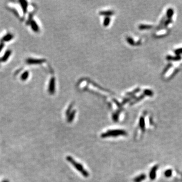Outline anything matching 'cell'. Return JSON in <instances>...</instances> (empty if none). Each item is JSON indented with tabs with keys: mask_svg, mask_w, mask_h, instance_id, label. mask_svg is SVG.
Instances as JSON below:
<instances>
[{
	"mask_svg": "<svg viewBox=\"0 0 182 182\" xmlns=\"http://www.w3.org/2000/svg\"><path fill=\"white\" fill-rule=\"evenodd\" d=\"M10 51H8V52H7L6 53V54H5V57H3V61H4V60H6L8 58H9V56H10Z\"/></svg>",
	"mask_w": 182,
	"mask_h": 182,
	"instance_id": "cell-16",
	"label": "cell"
},
{
	"mask_svg": "<svg viewBox=\"0 0 182 182\" xmlns=\"http://www.w3.org/2000/svg\"><path fill=\"white\" fill-rule=\"evenodd\" d=\"M111 19L109 17H106L105 18L104 21H103V25L104 26H107L109 25Z\"/></svg>",
	"mask_w": 182,
	"mask_h": 182,
	"instance_id": "cell-11",
	"label": "cell"
},
{
	"mask_svg": "<svg viewBox=\"0 0 182 182\" xmlns=\"http://www.w3.org/2000/svg\"><path fill=\"white\" fill-rule=\"evenodd\" d=\"M127 42L129 43V44H131V45H132L133 44V40H132V38H131V37H128V38H127Z\"/></svg>",
	"mask_w": 182,
	"mask_h": 182,
	"instance_id": "cell-18",
	"label": "cell"
},
{
	"mask_svg": "<svg viewBox=\"0 0 182 182\" xmlns=\"http://www.w3.org/2000/svg\"><path fill=\"white\" fill-rule=\"evenodd\" d=\"M118 114L117 113H114L113 115V119L114 121H117L118 120Z\"/></svg>",
	"mask_w": 182,
	"mask_h": 182,
	"instance_id": "cell-17",
	"label": "cell"
},
{
	"mask_svg": "<svg viewBox=\"0 0 182 182\" xmlns=\"http://www.w3.org/2000/svg\"><path fill=\"white\" fill-rule=\"evenodd\" d=\"M99 14L100 15H104L106 17H109L110 16L114 14V12H113L112 11H110V10H108V11H101L100 12Z\"/></svg>",
	"mask_w": 182,
	"mask_h": 182,
	"instance_id": "cell-9",
	"label": "cell"
},
{
	"mask_svg": "<svg viewBox=\"0 0 182 182\" xmlns=\"http://www.w3.org/2000/svg\"><path fill=\"white\" fill-rule=\"evenodd\" d=\"M158 166L157 165L155 166L152 168V169H151L150 174H149V177L150 178V179L151 180H154L155 177H156V171L157 170L158 168Z\"/></svg>",
	"mask_w": 182,
	"mask_h": 182,
	"instance_id": "cell-5",
	"label": "cell"
},
{
	"mask_svg": "<svg viewBox=\"0 0 182 182\" xmlns=\"http://www.w3.org/2000/svg\"><path fill=\"white\" fill-rule=\"evenodd\" d=\"M45 61L44 59H33V58H29L27 59L26 62L30 64H41Z\"/></svg>",
	"mask_w": 182,
	"mask_h": 182,
	"instance_id": "cell-4",
	"label": "cell"
},
{
	"mask_svg": "<svg viewBox=\"0 0 182 182\" xmlns=\"http://www.w3.org/2000/svg\"><path fill=\"white\" fill-rule=\"evenodd\" d=\"M75 113H76V111L73 110L72 112H71V113L68 115V116H67V122H68L70 123L73 120L75 116Z\"/></svg>",
	"mask_w": 182,
	"mask_h": 182,
	"instance_id": "cell-6",
	"label": "cell"
},
{
	"mask_svg": "<svg viewBox=\"0 0 182 182\" xmlns=\"http://www.w3.org/2000/svg\"><path fill=\"white\" fill-rule=\"evenodd\" d=\"M145 178H146V176L144 174H141L134 179L133 182H141L143 180H144Z\"/></svg>",
	"mask_w": 182,
	"mask_h": 182,
	"instance_id": "cell-7",
	"label": "cell"
},
{
	"mask_svg": "<svg viewBox=\"0 0 182 182\" xmlns=\"http://www.w3.org/2000/svg\"><path fill=\"white\" fill-rule=\"evenodd\" d=\"M48 91L51 94H53L55 91V80L54 78H52L50 80Z\"/></svg>",
	"mask_w": 182,
	"mask_h": 182,
	"instance_id": "cell-3",
	"label": "cell"
},
{
	"mask_svg": "<svg viewBox=\"0 0 182 182\" xmlns=\"http://www.w3.org/2000/svg\"><path fill=\"white\" fill-rule=\"evenodd\" d=\"M66 160H67L70 164H71L73 166L79 171L82 175L84 177H88L89 176V172L84 168L83 165H81L80 163L76 162L71 156H67L66 157Z\"/></svg>",
	"mask_w": 182,
	"mask_h": 182,
	"instance_id": "cell-1",
	"label": "cell"
},
{
	"mask_svg": "<svg viewBox=\"0 0 182 182\" xmlns=\"http://www.w3.org/2000/svg\"><path fill=\"white\" fill-rule=\"evenodd\" d=\"M165 176L166 177H169L171 176L172 174V171L171 169H168L166 171H165Z\"/></svg>",
	"mask_w": 182,
	"mask_h": 182,
	"instance_id": "cell-14",
	"label": "cell"
},
{
	"mask_svg": "<svg viewBox=\"0 0 182 182\" xmlns=\"http://www.w3.org/2000/svg\"><path fill=\"white\" fill-rule=\"evenodd\" d=\"M139 125L142 129V131H145V120L143 117H141L139 121Z\"/></svg>",
	"mask_w": 182,
	"mask_h": 182,
	"instance_id": "cell-8",
	"label": "cell"
},
{
	"mask_svg": "<svg viewBox=\"0 0 182 182\" xmlns=\"http://www.w3.org/2000/svg\"><path fill=\"white\" fill-rule=\"evenodd\" d=\"M28 76H29V72H28L27 71H25L21 75V80L23 81L26 80L28 78Z\"/></svg>",
	"mask_w": 182,
	"mask_h": 182,
	"instance_id": "cell-12",
	"label": "cell"
},
{
	"mask_svg": "<svg viewBox=\"0 0 182 182\" xmlns=\"http://www.w3.org/2000/svg\"><path fill=\"white\" fill-rule=\"evenodd\" d=\"M127 132L126 131L121 129H116L108 130L107 132L102 133L101 137L102 138H106L108 137H116L120 136H126Z\"/></svg>",
	"mask_w": 182,
	"mask_h": 182,
	"instance_id": "cell-2",
	"label": "cell"
},
{
	"mask_svg": "<svg viewBox=\"0 0 182 182\" xmlns=\"http://www.w3.org/2000/svg\"><path fill=\"white\" fill-rule=\"evenodd\" d=\"M31 26L32 28V30L35 32H37L39 31V26L37 25V23L34 21H33L31 23Z\"/></svg>",
	"mask_w": 182,
	"mask_h": 182,
	"instance_id": "cell-10",
	"label": "cell"
},
{
	"mask_svg": "<svg viewBox=\"0 0 182 182\" xmlns=\"http://www.w3.org/2000/svg\"><path fill=\"white\" fill-rule=\"evenodd\" d=\"M72 107V105L71 104V105H70V106H69V107L67 109V110H66V114L67 116H68V115L71 113L70 111H71V109Z\"/></svg>",
	"mask_w": 182,
	"mask_h": 182,
	"instance_id": "cell-15",
	"label": "cell"
},
{
	"mask_svg": "<svg viewBox=\"0 0 182 182\" xmlns=\"http://www.w3.org/2000/svg\"><path fill=\"white\" fill-rule=\"evenodd\" d=\"M12 35L10 34H8L7 35H6L4 37V40H5V41H9L10 40H11L12 39Z\"/></svg>",
	"mask_w": 182,
	"mask_h": 182,
	"instance_id": "cell-13",
	"label": "cell"
}]
</instances>
